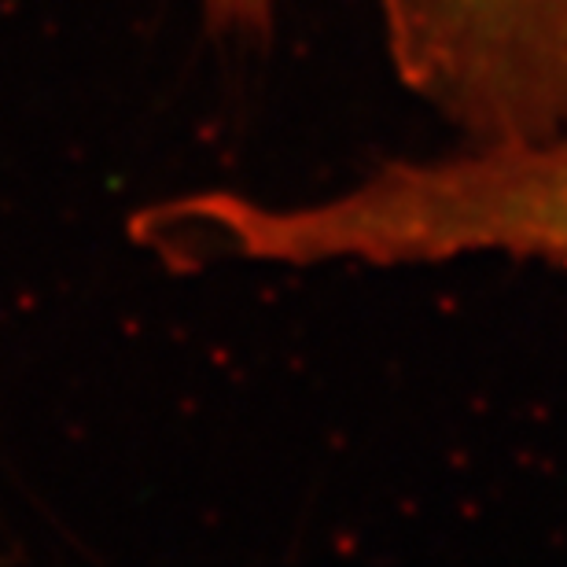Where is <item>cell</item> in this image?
Listing matches in <instances>:
<instances>
[{"mask_svg":"<svg viewBox=\"0 0 567 567\" xmlns=\"http://www.w3.org/2000/svg\"><path fill=\"white\" fill-rule=\"evenodd\" d=\"M399 82L461 144L567 133V0H380Z\"/></svg>","mask_w":567,"mask_h":567,"instance_id":"1","label":"cell"},{"mask_svg":"<svg viewBox=\"0 0 567 567\" xmlns=\"http://www.w3.org/2000/svg\"><path fill=\"white\" fill-rule=\"evenodd\" d=\"M203 19L233 38H266L277 0H199Z\"/></svg>","mask_w":567,"mask_h":567,"instance_id":"2","label":"cell"}]
</instances>
